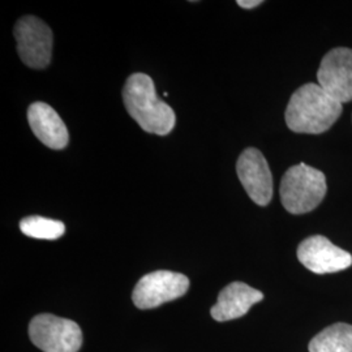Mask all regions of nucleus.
I'll use <instances>...</instances> for the list:
<instances>
[{
  "label": "nucleus",
  "mask_w": 352,
  "mask_h": 352,
  "mask_svg": "<svg viewBox=\"0 0 352 352\" xmlns=\"http://www.w3.org/2000/svg\"><path fill=\"white\" fill-rule=\"evenodd\" d=\"M343 111L342 103L317 84L298 89L286 109V124L295 133L320 135L330 129Z\"/></svg>",
  "instance_id": "1"
},
{
  "label": "nucleus",
  "mask_w": 352,
  "mask_h": 352,
  "mask_svg": "<svg viewBox=\"0 0 352 352\" xmlns=\"http://www.w3.org/2000/svg\"><path fill=\"white\" fill-rule=\"evenodd\" d=\"M123 101L128 113L145 132L166 136L174 129L175 113L157 97L154 82L149 76H129L123 89Z\"/></svg>",
  "instance_id": "2"
},
{
  "label": "nucleus",
  "mask_w": 352,
  "mask_h": 352,
  "mask_svg": "<svg viewBox=\"0 0 352 352\" xmlns=\"http://www.w3.org/2000/svg\"><path fill=\"white\" fill-rule=\"evenodd\" d=\"M327 189V177L322 171L308 164H296L282 177L280 201L289 213H309L324 200Z\"/></svg>",
  "instance_id": "3"
},
{
  "label": "nucleus",
  "mask_w": 352,
  "mask_h": 352,
  "mask_svg": "<svg viewBox=\"0 0 352 352\" xmlns=\"http://www.w3.org/2000/svg\"><path fill=\"white\" fill-rule=\"evenodd\" d=\"M29 337L43 352H78L82 344V331L75 321L47 314L30 321Z\"/></svg>",
  "instance_id": "4"
},
{
  "label": "nucleus",
  "mask_w": 352,
  "mask_h": 352,
  "mask_svg": "<svg viewBox=\"0 0 352 352\" xmlns=\"http://www.w3.org/2000/svg\"><path fill=\"white\" fill-rule=\"evenodd\" d=\"M13 33L23 63L37 69L50 64L54 38L50 28L42 20L34 16H24L16 23Z\"/></svg>",
  "instance_id": "5"
},
{
  "label": "nucleus",
  "mask_w": 352,
  "mask_h": 352,
  "mask_svg": "<svg viewBox=\"0 0 352 352\" xmlns=\"http://www.w3.org/2000/svg\"><path fill=\"white\" fill-rule=\"evenodd\" d=\"M188 289L189 279L184 274L157 270L140 279L133 289L132 300L140 309H153L182 298Z\"/></svg>",
  "instance_id": "6"
},
{
  "label": "nucleus",
  "mask_w": 352,
  "mask_h": 352,
  "mask_svg": "<svg viewBox=\"0 0 352 352\" xmlns=\"http://www.w3.org/2000/svg\"><path fill=\"white\" fill-rule=\"evenodd\" d=\"M317 80L318 85L342 104L352 101L351 49L329 51L320 63Z\"/></svg>",
  "instance_id": "7"
},
{
  "label": "nucleus",
  "mask_w": 352,
  "mask_h": 352,
  "mask_svg": "<svg viewBox=\"0 0 352 352\" xmlns=\"http://www.w3.org/2000/svg\"><path fill=\"white\" fill-rule=\"evenodd\" d=\"M298 258L315 274L337 273L352 265L351 253L334 245L322 235L302 240L298 247Z\"/></svg>",
  "instance_id": "8"
},
{
  "label": "nucleus",
  "mask_w": 352,
  "mask_h": 352,
  "mask_svg": "<svg viewBox=\"0 0 352 352\" xmlns=\"http://www.w3.org/2000/svg\"><path fill=\"white\" fill-rule=\"evenodd\" d=\"M236 173L252 201L266 206L273 197V176L263 153L248 148L240 154Z\"/></svg>",
  "instance_id": "9"
},
{
  "label": "nucleus",
  "mask_w": 352,
  "mask_h": 352,
  "mask_svg": "<svg viewBox=\"0 0 352 352\" xmlns=\"http://www.w3.org/2000/svg\"><path fill=\"white\" fill-rule=\"evenodd\" d=\"M28 122L43 145L62 151L69 142V133L62 118L45 102H34L28 109Z\"/></svg>",
  "instance_id": "10"
},
{
  "label": "nucleus",
  "mask_w": 352,
  "mask_h": 352,
  "mask_svg": "<svg viewBox=\"0 0 352 352\" xmlns=\"http://www.w3.org/2000/svg\"><path fill=\"white\" fill-rule=\"evenodd\" d=\"M264 294L243 282H232L219 292L218 302L210 311L218 322L236 320L247 315L252 305L261 302Z\"/></svg>",
  "instance_id": "11"
},
{
  "label": "nucleus",
  "mask_w": 352,
  "mask_h": 352,
  "mask_svg": "<svg viewBox=\"0 0 352 352\" xmlns=\"http://www.w3.org/2000/svg\"><path fill=\"white\" fill-rule=\"evenodd\" d=\"M308 349L309 352H352V325L340 322L324 329Z\"/></svg>",
  "instance_id": "12"
},
{
  "label": "nucleus",
  "mask_w": 352,
  "mask_h": 352,
  "mask_svg": "<svg viewBox=\"0 0 352 352\" xmlns=\"http://www.w3.org/2000/svg\"><path fill=\"white\" fill-rule=\"evenodd\" d=\"M21 232L34 239L56 240L62 238L65 232L63 222L50 218L32 215L26 217L20 222Z\"/></svg>",
  "instance_id": "13"
},
{
  "label": "nucleus",
  "mask_w": 352,
  "mask_h": 352,
  "mask_svg": "<svg viewBox=\"0 0 352 352\" xmlns=\"http://www.w3.org/2000/svg\"><path fill=\"white\" fill-rule=\"evenodd\" d=\"M236 4L240 6L241 8H245V10H252V8H256L257 6L263 4L261 0H238Z\"/></svg>",
  "instance_id": "14"
}]
</instances>
